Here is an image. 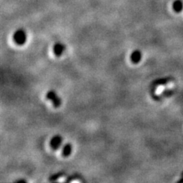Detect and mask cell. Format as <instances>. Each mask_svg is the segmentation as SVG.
I'll use <instances>...</instances> for the list:
<instances>
[{
  "instance_id": "cell-1",
  "label": "cell",
  "mask_w": 183,
  "mask_h": 183,
  "mask_svg": "<svg viewBox=\"0 0 183 183\" xmlns=\"http://www.w3.org/2000/svg\"><path fill=\"white\" fill-rule=\"evenodd\" d=\"M13 40L18 45L25 44L27 40V34L23 29H18L13 35Z\"/></svg>"
},
{
  "instance_id": "cell-2",
  "label": "cell",
  "mask_w": 183,
  "mask_h": 183,
  "mask_svg": "<svg viewBox=\"0 0 183 183\" xmlns=\"http://www.w3.org/2000/svg\"><path fill=\"white\" fill-rule=\"evenodd\" d=\"M46 97L48 99L51 100V101L52 102L53 106H54L55 108H59L61 105V102H62L61 99L60 98V97L58 96L57 94L54 91H53V90L48 92Z\"/></svg>"
},
{
  "instance_id": "cell-3",
  "label": "cell",
  "mask_w": 183,
  "mask_h": 183,
  "mask_svg": "<svg viewBox=\"0 0 183 183\" xmlns=\"http://www.w3.org/2000/svg\"><path fill=\"white\" fill-rule=\"evenodd\" d=\"M63 142V139L60 136L56 135L51 139V142H50V145L53 150H57L60 148Z\"/></svg>"
},
{
  "instance_id": "cell-4",
  "label": "cell",
  "mask_w": 183,
  "mask_h": 183,
  "mask_svg": "<svg viewBox=\"0 0 183 183\" xmlns=\"http://www.w3.org/2000/svg\"><path fill=\"white\" fill-rule=\"evenodd\" d=\"M66 48L63 44L61 43H56L55 44L53 48V51L54 54L56 55V56H60L61 55L64 53V51H65Z\"/></svg>"
},
{
  "instance_id": "cell-5",
  "label": "cell",
  "mask_w": 183,
  "mask_h": 183,
  "mask_svg": "<svg viewBox=\"0 0 183 183\" xmlns=\"http://www.w3.org/2000/svg\"><path fill=\"white\" fill-rule=\"evenodd\" d=\"M142 59V53L140 51L137 50L131 53V60L133 64H138Z\"/></svg>"
},
{
  "instance_id": "cell-6",
  "label": "cell",
  "mask_w": 183,
  "mask_h": 183,
  "mask_svg": "<svg viewBox=\"0 0 183 183\" xmlns=\"http://www.w3.org/2000/svg\"><path fill=\"white\" fill-rule=\"evenodd\" d=\"M173 9L176 12H181L183 9V1L182 0H175L173 3Z\"/></svg>"
},
{
  "instance_id": "cell-7",
  "label": "cell",
  "mask_w": 183,
  "mask_h": 183,
  "mask_svg": "<svg viewBox=\"0 0 183 183\" xmlns=\"http://www.w3.org/2000/svg\"><path fill=\"white\" fill-rule=\"evenodd\" d=\"M172 80H173L172 77H165V78L158 79L153 82V86H157L159 85H163V84L168 83Z\"/></svg>"
},
{
  "instance_id": "cell-8",
  "label": "cell",
  "mask_w": 183,
  "mask_h": 183,
  "mask_svg": "<svg viewBox=\"0 0 183 183\" xmlns=\"http://www.w3.org/2000/svg\"><path fill=\"white\" fill-rule=\"evenodd\" d=\"M71 152H72V145L70 143H66L63 147L62 155L64 157H67L71 154Z\"/></svg>"
},
{
  "instance_id": "cell-9",
  "label": "cell",
  "mask_w": 183,
  "mask_h": 183,
  "mask_svg": "<svg viewBox=\"0 0 183 183\" xmlns=\"http://www.w3.org/2000/svg\"><path fill=\"white\" fill-rule=\"evenodd\" d=\"M173 93H174L173 90L167 89V90H166V91H164V92H163V95H164L165 96H170V95H173Z\"/></svg>"
},
{
  "instance_id": "cell-10",
  "label": "cell",
  "mask_w": 183,
  "mask_h": 183,
  "mask_svg": "<svg viewBox=\"0 0 183 183\" xmlns=\"http://www.w3.org/2000/svg\"><path fill=\"white\" fill-rule=\"evenodd\" d=\"M63 175H64V173H57V174H56V175H53V176H51V179H50V180H54V179H58V178H59L60 176H63Z\"/></svg>"
},
{
  "instance_id": "cell-11",
  "label": "cell",
  "mask_w": 183,
  "mask_h": 183,
  "mask_svg": "<svg viewBox=\"0 0 183 183\" xmlns=\"http://www.w3.org/2000/svg\"><path fill=\"white\" fill-rule=\"evenodd\" d=\"M182 178H183V172H182Z\"/></svg>"
}]
</instances>
